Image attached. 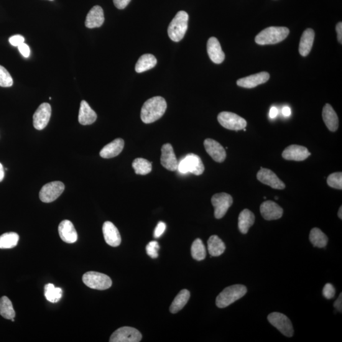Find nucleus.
Instances as JSON below:
<instances>
[{
    "instance_id": "52",
    "label": "nucleus",
    "mask_w": 342,
    "mask_h": 342,
    "mask_svg": "<svg viewBox=\"0 0 342 342\" xmlns=\"http://www.w3.org/2000/svg\"><path fill=\"white\" fill-rule=\"evenodd\" d=\"M275 199L276 200H278V198L277 197V196H276Z\"/></svg>"
},
{
    "instance_id": "2",
    "label": "nucleus",
    "mask_w": 342,
    "mask_h": 342,
    "mask_svg": "<svg viewBox=\"0 0 342 342\" xmlns=\"http://www.w3.org/2000/svg\"><path fill=\"white\" fill-rule=\"evenodd\" d=\"M289 33L287 27H269L259 32L255 41L258 45H275L285 40Z\"/></svg>"
},
{
    "instance_id": "28",
    "label": "nucleus",
    "mask_w": 342,
    "mask_h": 342,
    "mask_svg": "<svg viewBox=\"0 0 342 342\" xmlns=\"http://www.w3.org/2000/svg\"><path fill=\"white\" fill-rule=\"evenodd\" d=\"M208 251L211 257H218L225 251L226 246L218 236L213 235L208 242Z\"/></svg>"
},
{
    "instance_id": "5",
    "label": "nucleus",
    "mask_w": 342,
    "mask_h": 342,
    "mask_svg": "<svg viewBox=\"0 0 342 342\" xmlns=\"http://www.w3.org/2000/svg\"><path fill=\"white\" fill-rule=\"evenodd\" d=\"M178 169L181 173H191L199 176L202 175L205 167L200 157L197 155L190 154L186 155L178 163Z\"/></svg>"
},
{
    "instance_id": "51",
    "label": "nucleus",
    "mask_w": 342,
    "mask_h": 342,
    "mask_svg": "<svg viewBox=\"0 0 342 342\" xmlns=\"http://www.w3.org/2000/svg\"><path fill=\"white\" fill-rule=\"evenodd\" d=\"M11 321H12V322H14L15 321L14 318H12Z\"/></svg>"
},
{
    "instance_id": "45",
    "label": "nucleus",
    "mask_w": 342,
    "mask_h": 342,
    "mask_svg": "<svg viewBox=\"0 0 342 342\" xmlns=\"http://www.w3.org/2000/svg\"><path fill=\"white\" fill-rule=\"evenodd\" d=\"M334 307H335L336 310H337L339 312H342V295L340 293V295L338 297L337 299L334 303Z\"/></svg>"
},
{
    "instance_id": "1",
    "label": "nucleus",
    "mask_w": 342,
    "mask_h": 342,
    "mask_svg": "<svg viewBox=\"0 0 342 342\" xmlns=\"http://www.w3.org/2000/svg\"><path fill=\"white\" fill-rule=\"evenodd\" d=\"M167 103L161 96H155L145 102L141 111V119L145 124L153 123L164 116Z\"/></svg>"
},
{
    "instance_id": "33",
    "label": "nucleus",
    "mask_w": 342,
    "mask_h": 342,
    "mask_svg": "<svg viewBox=\"0 0 342 342\" xmlns=\"http://www.w3.org/2000/svg\"><path fill=\"white\" fill-rule=\"evenodd\" d=\"M0 315L10 320L15 317V312L11 300L6 296L0 298Z\"/></svg>"
},
{
    "instance_id": "6",
    "label": "nucleus",
    "mask_w": 342,
    "mask_h": 342,
    "mask_svg": "<svg viewBox=\"0 0 342 342\" xmlns=\"http://www.w3.org/2000/svg\"><path fill=\"white\" fill-rule=\"evenodd\" d=\"M83 282L92 289L105 290L111 287L112 282L111 278L103 273L89 271L83 276Z\"/></svg>"
},
{
    "instance_id": "36",
    "label": "nucleus",
    "mask_w": 342,
    "mask_h": 342,
    "mask_svg": "<svg viewBox=\"0 0 342 342\" xmlns=\"http://www.w3.org/2000/svg\"><path fill=\"white\" fill-rule=\"evenodd\" d=\"M191 256L194 259L200 261L205 259L206 257V249L203 242L200 239H196L191 247Z\"/></svg>"
},
{
    "instance_id": "47",
    "label": "nucleus",
    "mask_w": 342,
    "mask_h": 342,
    "mask_svg": "<svg viewBox=\"0 0 342 342\" xmlns=\"http://www.w3.org/2000/svg\"><path fill=\"white\" fill-rule=\"evenodd\" d=\"M278 114V110L277 107H272V108L270 109L269 117L270 118H275V117L277 116Z\"/></svg>"
},
{
    "instance_id": "9",
    "label": "nucleus",
    "mask_w": 342,
    "mask_h": 342,
    "mask_svg": "<svg viewBox=\"0 0 342 342\" xmlns=\"http://www.w3.org/2000/svg\"><path fill=\"white\" fill-rule=\"evenodd\" d=\"M211 202L214 208V216L216 219L223 218L233 204V198L226 193H217L213 196Z\"/></svg>"
},
{
    "instance_id": "30",
    "label": "nucleus",
    "mask_w": 342,
    "mask_h": 342,
    "mask_svg": "<svg viewBox=\"0 0 342 342\" xmlns=\"http://www.w3.org/2000/svg\"><path fill=\"white\" fill-rule=\"evenodd\" d=\"M190 293L188 290H181L171 303L169 308L170 312L173 314L178 313L185 307L190 299Z\"/></svg>"
},
{
    "instance_id": "49",
    "label": "nucleus",
    "mask_w": 342,
    "mask_h": 342,
    "mask_svg": "<svg viewBox=\"0 0 342 342\" xmlns=\"http://www.w3.org/2000/svg\"><path fill=\"white\" fill-rule=\"evenodd\" d=\"M5 177V170H4V166H3V165L0 163V182L4 180Z\"/></svg>"
},
{
    "instance_id": "37",
    "label": "nucleus",
    "mask_w": 342,
    "mask_h": 342,
    "mask_svg": "<svg viewBox=\"0 0 342 342\" xmlns=\"http://www.w3.org/2000/svg\"><path fill=\"white\" fill-rule=\"evenodd\" d=\"M14 83L13 78L8 71L3 66L0 65V86L4 88L11 87Z\"/></svg>"
},
{
    "instance_id": "3",
    "label": "nucleus",
    "mask_w": 342,
    "mask_h": 342,
    "mask_svg": "<svg viewBox=\"0 0 342 342\" xmlns=\"http://www.w3.org/2000/svg\"><path fill=\"white\" fill-rule=\"evenodd\" d=\"M247 292L246 286L234 285L224 289L216 298V305L219 308L223 309L228 307L236 300L241 299Z\"/></svg>"
},
{
    "instance_id": "41",
    "label": "nucleus",
    "mask_w": 342,
    "mask_h": 342,
    "mask_svg": "<svg viewBox=\"0 0 342 342\" xmlns=\"http://www.w3.org/2000/svg\"><path fill=\"white\" fill-rule=\"evenodd\" d=\"M165 229H166V224L164 222H159L158 223L156 228L154 231V237L155 238H159L164 234Z\"/></svg>"
},
{
    "instance_id": "48",
    "label": "nucleus",
    "mask_w": 342,
    "mask_h": 342,
    "mask_svg": "<svg viewBox=\"0 0 342 342\" xmlns=\"http://www.w3.org/2000/svg\"><path fill=\"white\" fill-rule=\"evenodd\" d=\"M282 113L283 114V116H285L286 117L290 116L291 114V110L290 109V107H283Z\"/></svg>"
},
{
    "instance_id": "43",
    "label": "nucleus",
    "mask_w": 342,
    "mask_h": 342,
    "mask_svg": "<svg viewBox=\"0 0 342 342\" xmlns=\"http://www.w3.org/2000/svg\"><path fill=\"white\" fill-rule=\"evenodd\" d=\"M18 49L23 57L25 58H28L29 57L30 50L29 46L25 43H23L22 44L20 45L18 47Z\"/></svg>"
},
{
    "instance_id": "7",
    "label": "nucleus",
    "mask_w": 342,
    "mask_h": 342,
    "mask_svg": "<svg viewBox=\"0 0 342 342\" xmlns=\"http://www.w3.org/2000/svg\"><path fill=\"white\" fill-rule=\"evenodd\" d=\"M218 120L224 128L236 131L246 128L247 124L246 119L233 112H221L218 115Z\"/></svg>"
},
{
    "instance_id": "31",
    "label": "nucleus",
    "mask_w": 342,
    "mask_h": 342,
    "mask_svg": "<svg viewBox=\"0 0 342 342\" xmlns=\"http://www.w3.org/2000/svg\"><path fill=\"white\" fill-rule=\"evenodd\" d=\"M310 240L313 246L318 247V248H324L328 242V236L318 228L311 229Z\"/></svg>"
},
{
    "instance_id": "11",
    "label": "nucleus",
    "mask_w": 342,
    "mask_h": 342,
    "mask_svg": "<svg viewBox=\"0 0 342 342\" xmlns=\"http://www.w3.org/2000/svg\"><path fill=\"white\" fill-rule=\"evenodd\" d=\"M142 335L136 328L124 326L117 329L110 338L111 342H139Z\"/></svg>"
},
{
    "instance_id": "38",
    "label": "nucleus",
    "mask_w": 342,
    "mask_h": 342,
    "mask_svg": "<svg viewBox=\"0 0 342 342\" xmlns=\"http://www.w3.org/2000/svg\"><path fill=\"white\" fill-rule=\"evenodd\" d=\"M327 183L330 187L338 190L342 189V173L340 172L331 174L328 176Z\"/></svg>"
},
{
    "instance_id": "12",
    "label": "nucleus",
    "mask_w": 342,
    "mask_h": 342,
    "mask_svg": "<svg viewBox=\"0 0 342 342\" xmlns=\"http://www.w3.org/2000/svg\"><path fill=\"white\" fill-rule=\"evenodd\" d=\"M52 114V107L48 103L41 104L33 115V126L37 130H42L47 127Z\"/></svg>"
},
{
    "instance_id": "39",
    "label": "nucleus",
    "mask_w": 342,
    "mask_h": 342,
    "mask_svg": "<svg viewBox=\"0 0 342 342\" xmlns=\"http://www.w3.org/2000/svg\"><path fill=\"white\" fill-rule=\"evenodd\" d=\"M160 249V246L156 241L150 242L146 247L147 253L150 257L153 259H156L159 256L158 251Z\"/></svg>"
},
{
    "instance_id": "10",
    "label": "nucleus",
    "mask_w": 342,
    "mask_h": 342,
    "mask_svg": "<svg viewBox=\"0 0 342 342\" xmlns=\"http://www.w3.org/2000/svg\"><path fill=\"white\" fill-rule=\"evenodd\" d=\"M64 190V184L61 181H53L46 184L40 190V200L45 203L52 202L62 195Z\"/></svg>"
},
{
    "instance_id": "23",
    "label": "nucleus",
    "mask_w": 342,
    "mask_h": 342,
    "mask_svg": "<svg viewBox=\"0 0 342 342\" xmlns=\"http://www.w3.org/2000/svg\"><path fill=\"white\" fill-rule=\"evenodd\" d=\"M124 141L121 139L114 140L107 144L99 152V155L104 159H111L119 155L123 150Z\"/></svg>"
},
{
    "instance_id": "25",
    "label": "nucleus",
    "mask_w": 342,
    "mask_h": 342,
    "mask_svg": "<svg viewBox=\"0 0 342 342\" xmlns=\"http://www.w3.org/2000/svg\"><path fill=\"white\" fill-rule=\"evenodd\" d=\"M323 119L326 126L330 131L335 132L338 128V117L333 107L326 104L323 110Z\"/></svg>"
},
{
    "instance_id": "13",
    "label": "nucleus",
    "mask_w": 342,
    "mask_h": 342,
    "mask_svg": "<svg viewBox=\"0 0 342 342\" xmlns=\"http://www.w3.org/2000/svg\"><path fill=\"white\" fill-rule=\"evenodd\" d=\"M257 178L262 183L272 188L277 190H283L285 188V183L270 169L260 168V170L258 171Z\"/></svg>"
},
{
    "instance_id": "20",
    "label": "nucleus",
    "mask_w": 342,
    "mask_h": 342,
    "mask_svg": "<svg viewBox=\"0 0 342 342\" xmlns=\"http://www.w3.org/2000/svg\"><path fill=\"white\" fill-rule=\"evenodd\" d=\"M269 74L262 72L248 77L240 79L237 81V85L245 88H253L255 87L266 83L269 80Z\"/></svg>"
},
{
    "instance_id": "50",
    "label": "nucleus",
    "mask_w": 342,
    "mask_h": 342,
    "mask_svg": "<svg viewBox=\"0 0 342 342\" xmlns=\"http://www.w3.org/2000/svg\"><path fill=\"white\" fill-rule=\"evenodd\" d=\"M338 218H340V219H342V208L341 206L340 207V209H339L338 213Z\"/></svg>"
},
{
    "instance_id": "21",
    "label": "nucleus",
    "mask_w": 342,
    "mask_h": 342,
    "mask_svg": "<svg viewBox=\"0 0 342 342\" xmlns=\"http://www.w3.org/2000/svg\"><path fill=\"white\" fill-rule=\"evenodd\" d=\"M207 49H208L209 58L214 63L219 64L223 62L225 58V55L217 38L215 37L209 38L208 45H207Z\"/></svg>"
},
{
    "instance_id": "8",
    "label": "nucleus",
    "mask_w": 342,
    "mask_h": 342,
    "mask_svg": "<svg viewBox=\"0 0 342 342\" xmlns=\"http://www.w3.org/2000/svg\"><path fill=\"white\" fill-rule=\"evenodd\" d=\"M267 320L281 333L287 337H292L294 333L293 325L287 316L280 313H270L267 316Z\"/></svg>"
},
{
    "instance_id": "32",
    "label": "nucleus",
    "mask_w": 342,
    "mask_h": 342,
    "mask_svg": "<svg viewBox=\"0 0 342 342\" xmlns=\"http://www.w3.org/2000/svg\"><path fill=\"white\" fill-rule=\"evenodd\" d=\"M19 241V236L14 232L5 233L0 236V249L14 248Z\"/></svg>"
},
{
    "instance_id": "29",
    "label": "nucleus",
    "mask_w": 342,
    "mask_h": 342,
    "mask_svg": "<svg viewBox=\"0 0 342 342\" xmlns=\"http://www.w3.org/2000/svg\"><path fill=\"white\" fill-rule=\"evenodd\" d=\"M157 60L152 54H145L140 57L135 65V71L137 73H142L151 70L157 65Z\"/></svg>"
},
{
    "instance_id": "18",
    "label": "nucleus",
    "mask_w": 342,
    "mask_h": 342,
    "mask_svg": "<svg viewBox=\"0 0 342 342\" xmlns=\"http://www.w3.org/2000/svg\"><path fill=\"white\" fill-rule=\"evenodd\" d=\"M103 234L105 241L109 246L116 247L121 243V236L118 229L112 222H105L103 228Z\"/></svg>"
},
{
    "instance_id": "4",
    "label": "nucleus",
    "mask_w": 342,
    "mask_h": 342,
    "mask_svg": "<svg viewBox=\"0 0 342 342\" xmlns=\"http://www.w3.org/2000/svg\"><path fill=\"white\" fill-rule=\"evenodd\" d=\"M189 16L185 11H180L170 22L168 27V35L173 42H179L183 40L188 29Z\"/></svg>"
},
{
    "instance_id": "35",
    "label": "nucleus",
    "mask_w": 342,
    "mask_h": 342,
    "mask_svg": "<svg viewBox=\"0 0 342 342\" xmlns=\"http://www.w3.org/2000/svg\"><path fill=\"white\" fill-rule=\"evenodd\" d=\"M63 291L60 288H56L52 283H48L45 287V295L48 301L57 303L62 297Z\"/></svg>"
},
{
    "instance_id": "40",
    "label": "nucleus",
    "mask_w": 342,
    "mask_h": 342,
    "mask_svg": "<svg viewBox=\"0 0 342 342\" xmlns=\"http://www.w3.org/2000/svg\"><path fill=\"white\" fill-rule=\"evenodd\" d=\"M336 290L335 287H333L331 283H327L323 290V295L326 299H331L335 297Z\"/></svg>"
},
{
    "instance_id": "19",
    "label": "nucleus",
    "mask_w": 342,
    "mask_h": 342,
    "mask_svg": "<svg viewBox=\"0 0 342 342\" xmlns=\"http://www.w3.org/2000/svg\"><path fill=\"white\" fill-rule=\"evenodd\" d=\"M58 233L62 241L67 244H74L78 241V233L72 222L64 220L58 226Z\"/></svg>"
},
{
    "instance_id": "17",
    "label": "nucleus",
    "mask_w": 342,
    "mask_h": 342,
    "mask_svg": "<svg viewBox=\"0 0 342 342\" xmlns=\"http://www.w3.org/2000/svg\"><path fill=\"white\" fill-rule=\"evenodd\" d=\"M160 162L162 166L170 171L178 170V162L172 145L166 144L163 145Z\"/></svg>"
},
{
    "instance_id": "15",
    "label": "nucleus",
    "mask_w": 342,
    "mask_h": 342,
    "mask_svg": "<svg viewBox=\"0 0 342 342\" xmlns=\"http://www.w3.org/2000/svg\"><path fill=\"white\" fill-rule=\"evenodd\" d=\"M207 153L213 158L214 161L223 162L226 159V152L224 147L213 139H206L203 143Z\"/></svg>"
},
{
    "instance_id": "22",
    "label": "nucleus",
    "mask_w": 342,
    "mask_h": 342,
    "mask_svg": "<svg viewBox=\"0 0 342 342\" xmlns=\"http://www.w3.org/2000/svg\"><path fill=\"white\" fill-rule=\"evenodd\" d=\"M105 21L104 10L101 7L94 6L89 10L85 20V25L89 29L99 27Z\"/></svg>"
},
{
    "instance_id": "24",
    "label": "nucleus",
    "mask_w": 342,
    "mask_h": 342,
    "mask_svg": "<svg viewBox=\"0 0 342 342\" xmlns=\"http://www.w3.org/2000/svg\"><path fill=\"white\" fill-rule=\"evenodd\" d=\"M97 119L96 112L93 111L85 100L81 101L78 121L81 124L86 126L93 124Z\"/></svg>"
},
{
    "instance_id": "26",
    "label": "nucleus",
    "mask_w": 342,
    "mask_h": 342,
    "mask_svg": "<svg viewBox=\"0 0 342 342\" xmlns=\"http://www.w3.org/2000/svg\"><path fill=\"white\" fill-rule=\"evenodd\" d=\"M315 33L312 29H307L303 32L299 45V53L303 57H305L312 49Z\"/></svg>"
},
{
    "instance_id": "42",
    "label": "nucleus",
    "mask_w": 342,
    "mask_h": 342,
    "mask_svg": "<svg viewBox=\"0 0 342 342\" xmlns=\"http://www.w3.org/2000/svg\"><path fill=\"white\" fill-rule=\"evenodd\" d=\"M24 38L21 35H17L13 36V37L9 38V42L10 44L14 47H18L19 45L24 43Z\"/></svg>"
},
{
    "instance_id": "53",
    "label": "nucleus",
    "mask_w": 342,
    "mask_h": 342,
    "mask_svg": "<svg viewBox=\"0 0 342 342\" xmlns=\"http://www.w3.org/2000/svg\"><path fill=\"white\" fill-rule=\"evenodd\" d=\"M50 1H53V0H50Z\"/></svg>"
},
{
    "instance_id": "14",
    "label": "nucleus",
    "mask_w": 342,
    "mask_h": 342,
    "mask_svg": "<svg viewBox=\"0 0 342 342\" xmlns=\"http://www.w3.org/2000/svg\"><path fill=\"white\" fill-rule=\"evenodd\" d=\"M311 155L307 148L300 145H292L286 148L282 153L283 159L294 161H303Z\"/></svg>"
},
{
    "instance_id": "34",
    "label": "nucleus",
    "mask_w": 342,
    "mask_h": 342,
    "mask_svg": "<svg viewBox=\"0 0 342 342\" xmlns=\"http://www.w3.org/2000/svg\"><path fill=\"white\" fill-rule=\"evenodd\" d=\"M135 173L139 175H147L151 172L152 169V163L143 158H137L132 162Z\"/></svg>"
},
{
    "instance_id": "16",
    "label": "nucleus",
    "mask_w": 342,
    "mask_h": 342,
    "mask_svg": "<svg viewBox=\"0 0 342 342\" xmlns=\"http://www.w3.org/2000/svg\"><path fill=\"white\" fill-rule=\"evenodd\" d=\"M260 214L267 221L277 220L282 218L283 210L279 205L271 200L265 201L260 207Z\"/></svg>"
},
{
    "instance_id": "46",
    "label": "nucleus",
    "mask_w": 342,
    "mask_h": 342,
    "mask_svg": "<svg viewBox=\"0 0 342 342\" xmlns=\"http://www.w3.org/2000/svg\"><path fill=\"white\" fill-rule=\"evenodd\" d=\"M336 32H337L338 40L341 44L342 42V24L341 22L338 23L336 26Z\"/></svg>"
},
{
    "instance_id": "44",
    "label": "nucleus",
    "mask_w": 342,
    "mask_h": 342,
    "mask_svg": "<svg viewBox=\"0 0 342 342\" xmlns=\"http://www.w3.org/2000/svg\"><path fill=\"white\" fill-rule=\"evenodd\" d=\"M131 1V0H113L115 6L120 10L125 9Z\"/></svg>"
},
{
    "instance_id": "27",
    "label": "nucleus",
    "mask_w": 342,
    "mask_h": 342,
    "mask_svg": "<svg viewBox=\"0 0 342 342\" xmlns=\"http://www.w3.org/2000/svg\"><path fill=\"white\" fill-rule=\"evenodd\" d=\"M255 223V216L253 213L249 209H244L240 214L238 217V226L240 231L242 234L248 233L249 229Z\"/></svg>"
}]
</instances>
